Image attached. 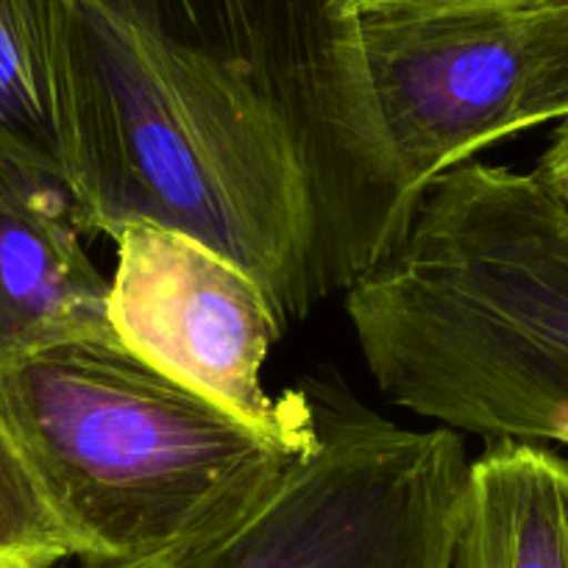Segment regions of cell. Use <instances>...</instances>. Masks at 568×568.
Listing matches in <instances>:
<instances>
[{
  "instance_id": "cell-1",
  "label": "cell",
  "mask_w": 568,
  "mask_h": 568,
  "mask_svg": "<svg viewBox=\"0 0 568 568\" xmlns=\"http://www.w3.org/2000/svg\"><path fill=\"white\" fill-rule=\"evenodd\" d=\"M68 193L87 234L176 229L251 273L287 321L321 302L307 173L254 75L120 0H70Z\"/></svg>"
},
{
  "instance_id": "cell-2",
  "label": "cell",
  "mask_w": 568,
  "mask_h": 568,
  "mask_svg": "<svg viewBox=\"0 0 568 568\" xmlns=\"http://www.w3.org/2000/svg\"><path fill=\"white\" fill-rule=\"evenodd\" d=\"M346 313L390 404L568 449V210L535 173L477 160L440 173Z\"/></svg>"
},
{
  "instance_id": "cell-3",
  "label": "cell",
  "mask_w": 568,
  "mask_h": 568,
  "mask_svg": "<svg viewBox=\"0 0 568 568\" xmlns=\"http://www.w3.org/2000/svg\"><path fill=\"white\" fill-rule=\"evenodd\" d=\"M0 435L73 535L84 568L182 549L248 505L313 440L256 433L114 335L0 359Z\"/></svg>"
},
{
  "instance_id": "cell-4",
  "label": "cell",
  "mask_w": 568,
  "mask_h": 568,
  "mask_svg": "<svg viewBox=\"0 0 568 568\" xmlns=\"http://www.w3.org/2000/svg\"><path fill=\"white\" fill-rule=\"evenodd\" d=\"M315 433L248 505L156 560L103 568H455L471 457L307 379ZM84 568V566H81Z\"/></svg>"
},
{
  "instance_id": "cell-5",
  "label": "cell",
  "mask_w": 568,
  "mask_h": 568,
  "mask_svg": "<svg viewBox=\"0 0 568 568\" xmlns=\"http://www.w3.org/2000/svg\"><path fill=\"white\" fill-rule=\"evenodd\" d=\"M106 287L114 341L282 444H307V387L273 396L265 363L287 318L245 267L176 229L134 221L114 234Z\"/></svg>"
},
{
  "instance_id": "cell-6",
  "label": "cell",
  "mask_w": 568,
  "mask_h": 568,
  "mask_svg": "<svg viewBox=\"0 0 568 568\" xmlns=\"http://www.w3.org/2000/svg\"><path fill=\"white\" fill-rule=\"evenodd\" d=\"M382 134L409 201L440 173L518 134L527 7L357 14Z\"/></svg>"
},
{
  "instance_id": "cell-7",
  "label": "cell",
  "mask_w": 568,
  "mask_h": 568,
  "mask_svg": "<svg viewBox=\"0 0 568 568\" xmlns=\"http://www.w3.org/2000/svg\"><path fill=\"white\" fill-rule=\"evenodd\" d=\"M84 234L62 179L0 140V359L112 335Z\"/></svg>"
},
{
  "instance_id": "cell-8",
  "label": "cell",
  "mask_w": 568,
  "mask_h": 568,
  "mask_svg": "<svg viewBox=\"0 0 568 568\" xmlns=\"http://www.w3.org/2000/svg\"><path fill=\"white\" fill-rule=\"evenodd\" d=\"M455 568H568V457L488 440L471 460Z\"/></svg>"
},
{
  "instance_id": "cell-9",
  "label": "cell",
  "mask_w": 568,
  "mask_h": 568,
  "mask_svg": "<svg viewBox=\"0 0 568 568\" xmlns=\"http://www.w3.org/2000/svg\"><path fill=\"white\" fill-rule=\"evenodd\" d=\"M70 0H0V140L68 187Z\"/></svg>"
},
{
  "instance_id": "cell-10",
  "label": "cell",
  "mask_w": 568,
  "mask_h": 568,
  "mask_svg": "<svg viewBox=\"0 0 568 568\" xmlns=\"http://www.w3.org/2000/svg\"><path fill=\"white\" fill-rule=\"evenodd\" d=\"M168 40L251 73L256 40L254 0H120Z\"/></svg>"
},
{
  "instance_id": "cell-11",
  "label": "cell",
  "mask_w": 568,
  "mask_h": 568,
  "mask_svg": "<svg viewBox=\"0 0 568 568\" xmlns=\"http://www.w3.org/2000/svg\"><path fill=\"white\" fill-rule=\"evenodd\" d=\"M79 560L73 535L62 527L0 435V568H62Z\"/></svg>"
},
{
  "instance_id": "cell-12",
  "label": "cell",
  "mask_w": 568,
  "mask_h": 568,
  "mask_svg": "<svg viewBox=\"0 0 568 568\" xmlns=\"http://www.w3.org/2000/svg\"><path fill=\"white\" fill-rule=\"evenodd\" d=\"M529 68L518 131L568 118V0L527 7Z\"/></svg>"
},
{
  "instance_id": "cell-13",
  "label": "cell",
  "mask_w": 568,
  "mask_h": 568,
  "mask_svg": "<svg viewBox=\"0 0 568 568\" xmlns=\"http://www.w3.org/2000/svg\"><path fill=\"white\" fill-rule=\"evenodd\" d=\"M343 14H368V12H398V9H468V7H532L538 0H332Z\"/></svg>"
},
{
  "instance_id": "cell-14",
  "label": "cell",
  "mask_w": 568,
  "mask_h": 568,
  "mask_svg": "<svg viewBox=\"0 0 568 568\" xmlns=\"http://www.w3.org/2000/svg\"><path fill=\"white\" fill-rule=\"evenodd\" d=\"M535 179L568 210V118L560 120L551 142L535 168Z\"/></svg>"
},
{
  "instance_id": "cell-15",
  "label": "cell",
  "mask_w": 568,
  "mask_h": 568,
  "mask_svg": "<svg viewBox=\"0 0 568 568\" xmlns=\"http://www.w3.org/2000/svg\"><path fill=\"white\" fill-rule=\"evenodd\" d=\"M538 3H540V0H538Z\"/></svg>"
}]
</instances>
